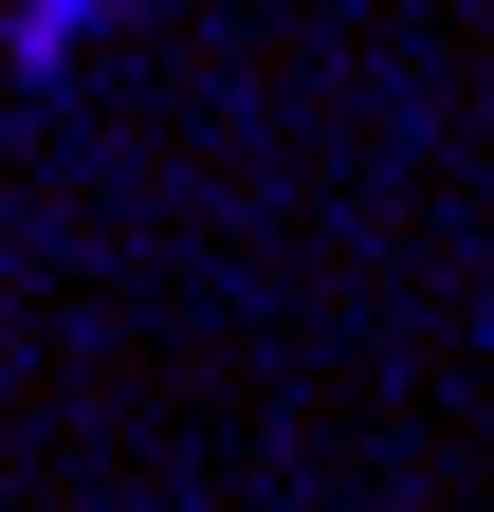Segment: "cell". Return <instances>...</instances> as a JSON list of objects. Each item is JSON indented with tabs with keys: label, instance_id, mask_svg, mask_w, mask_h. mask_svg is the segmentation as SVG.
Here are the masks:
<instances>
[{
	"label": "cell",
	"instance_id": "cell-1",
	"mask_svg": "<svg viewBox=\"0 0 494 512\" xmlns=\"http://www.w3.org/2000/svg\"><path fill=\"white\" fill-rule=\"evenodd\" d=\"M110 19H147V0H0V74H19V92H55Z\"/></svg>",
	"mask_w": 494,
	"mask_h": 512
}]
</instances>
